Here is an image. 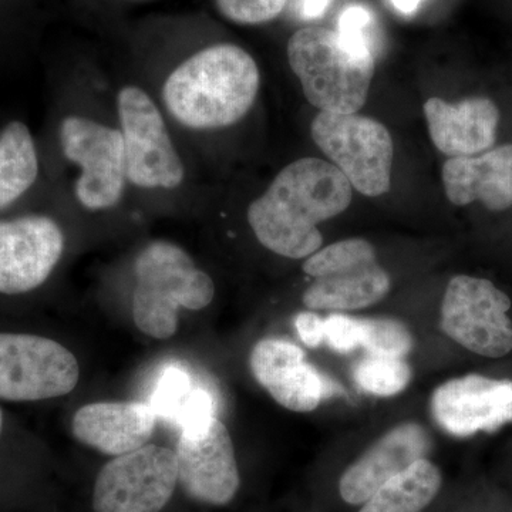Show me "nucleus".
Returning a JSON list of instances; mask_svg holds the SVG:
<instances>
[{
	"mask_svg": "<svg viewBox=\"0 0 512 512\" xmlns=\"http://www.w3.org/2000/svg\"><path fill=\"white\" fill-rule=\"evenodd\" d=\"M202 30L194 15L153 16L128 36L141 82L190 158L194 141L241 123L261 90L254 56L237 43L205 39Z\"/></svg>",
	"mask_w": 512,
	"mask_h": 512,
	"instance_id": "1",
	"label": "nucleus"
},
{
	"mask_svg": "<svg viewBox=\"0 0 512 512\" xmlns=\"http://www.w3.org/2000/svg\"><path fill=\"white\" fill-rule=\"evenodd\" d=\"M96 70L77 66L53 124V153L60 192L90 215L110 214L131 198L123 136Z\"/></svg>",
	"mask_w": 512,
	"mask_h": 512,
	"instance_id": "2",
	"label": "nucleus"
},
{
	"mask_svg": "<svg viewBox=\"0 0 512 512\" xmlns=\"http://www.w3.org/2000/svg\"><path fill=\"white\" fill-rule=\"evenodd\" d=\"M353 187L338 168L301 158L282 168L248 205L247 220L262 247L289 259H306L323 244L320 222L348 210Z\"/></svg>",
	"mask_w": 512,
	"mask_h": 512,
	"instance_id": "3",
	"label": "nucleus"
},
{
	"mask_svg": "<svg viewBox=\"0 0 512 512\" xmlns=\"http://www.w3.org/2000/svg\"><path fill=\"white\" fill-rule=\"evenodd\" d=\"M111 93L131 198L171 201L194 194L192 160L146 84L123 80Z\"/></svg>",
	"mask_w": 512,
	"mask_h": 512,
	"instance_id": "4",
	"label": "nucleus"
},
{
	"mask_svg": "<svg viewBox=\"0 0 512 512\" xmlns=\"http://www.w3.org/2000/svg\"><path fill=\"white\" fill-rule=\"evenodd\" d=\"M134 323L144 335L173 338L178 312L201 311L215 298V284L183 247L156 239L137 252L133 262Z\"/></svg>",
	"mask_w": 512,
	"mask_h": 512,
	"instance_id": "5",
	"label": "nucleus"
},
{
	"mask_svg": "<svg viewBox=\"0 0 512 512\" xmlns=\"http://www.w3.org/2000/svg\"><path fill=\"white\" fill-rule=\"evenodd\" d=\"M286 56L303 94L319 111L356 114L365 106L376 57L353 52L336 30H296L289 37Z\"/></svg>",
	"mask_w": 512,
	"mask_h": 512,
	"instance_id": "6",
	"label": "nucleus"
},
{
	"mask_svg": "<svg viewBox=\"0 0 512 512\" xmlns=\"http://www.w3.org/2000/svg\"><path fill=\"white\" fill-rule=\"evenodd\" d=\"M311 133L316 146L360 194L379 197L390 190L394 144L382 123L359 114L319 111Z\"/></svg>",
	"mask_w": 512,
	"mask_h": 512,
	"instance_id": "7",
	"label": "nucleus"
},
{
	"mask_svg": "<svg viewBox=\"0 0 512 512\" xmlns=\"http://www.w3.org/2000/svg\"><path fill=\"white\" fill-rule=\"evenodd\" d=\"M79 379L76 356L56 340L0 333V400L56 399L72 393Z\"/></svg>",
	"mask_w": 512,
	"mask_h": 512,
	"instance_id": "8",
	"label": "nucleus"
},
{
	"mask_svg": "<svg viewBox=\"0 0 512 512\" xmlns=\"http://www.w3.org/2000/svg\"><path fill=\"white\" fill-rule=\"evenodd\" d=\"M511 301L487 279L457 275L448 282L441 305V329L470 352L503 357L512 350Z\"/></svg>",
	"mask_w": 512,
	"mask_h": 512,
	"instance_id": "9",
	"label": "nucleus"
},
{
	"mask_svg": "<svg viewBox=\"0 0 512 512\" xmlns=\"http://www.w3.org/2000/svg\"><path fill=\"white\" fill-rule=\"evenodd\" d=\"M177 483L175 451L146 444L101 468L94 485V512H160Z\"/></svg>",
	"mask_w": 512,
	"mask_h": 512,
	"instance_id": "10",
	"label": "nucleus"
},
{
	"mask_svg": "<svg viewBox=\"0 0 512 512\" xmlns=\"http://www.w3.org/2000/svg\"><path fill=\"white\" fill-rule=\"evenodd\" d=\"M66 251V234L49 214L0 218V295H23L49 281Z\"/></svg>",
	"mask_w": 512,
	"mask_h": 512,
	"instance_id": "11",
	"label": "nucleus"
},
{
	"mask_svg": "<svg viewBox=\"0 0 512 512\" xmlns=\"http://www.w3.org/2000/svg\"><path fill=\"white\" fill-rule=\"evenodd\" d=\"M178 483L195 501L227 505L239 490L234 443L215 417L198 429L181 431L177 451Z\"/></svg>",
	"mask_w": 512,
	"mask_h": 512,
	"instance_id": "12",
	"label": "nucleus"
},
{
	"mask_svg": "<svg viewBox=\"0 0 512 512\" xmlns=\"http://www.w3.org/2000/svg\"><path fill=\"white\" fill-rule=\"evenodd\" d=\"M431 413L454 437H471L512 423V380L467 375L448 380L434 390Z\"/></svg>",
	"mask_w": 512,
	"mask_h": 512,
	"instance_id": "13",
	"label": "nucleus"
},
{
	"mask_svg": "<svg viewBox=\"0 0 512 512\" xmlns=\"http://www.w3.org/2000/svg\"><path fill=\"white\" fill-rule=\"evenodd\" d=\"M249 366L256 382L291 412H313L326 396V384L318 370L306 362L303 350L289 340H259L252 349Z\"/></svg>",
	"mask_w": 512,
	"mask_h": 512,
	"instance_id": "14",
	"label": "nucleus"
},
{
	"mask_svg": "<svg viewBox=\"0 0 512 512\" xmlns=\"http://www.w3.org/2000/svg\"><path fill=\"white\" fill-rule=\"evenodd\" d=\"M431 441L417 423H403L387 431L343 473L340 497L350 505H362L383 484L399 476L416 461L426 458Z\"/></svg>",
	"mask_w": 512,
	"mask_h": 512,
	"instance_id": "15",
	"label": "nucleus"
},
{
	"mask_svg": "<svg viewBox=\"0 0 512 512\" xmlns=\"http://www.w3.org/2000/svg\"><path fill=\"white\" fill-rule=\"evenodd\" d=\"M423 110L431 141L446 156L474 157L494 147L500 110L493 100L470 97L450 104L433 97Z\"/></svg>",
	"mask_w": 512,
	"mask_h": 512,
	"instance_id": "16",
	"label": "nucleus"
},
{
	"mask_svg": "<svg viewBox=\"0 0 512 512\" xmlns=\"http://www.w3.org/2000/svg\"><path fill=\"white\" fill-rule=\"evenodd\" d=\"M157 420L150 403H90L74 413L72 431L80 443L117 457L146 446Z\"/></svg>",
	"mask_w": 512,
	"mask_h": 512,
	"instance_id": "17",
	"label": "nucleus"
},
{
	"mask_svg": "<svg viewBox=\"0 0 512 512\" xmlns=\"http://www.w3.org/2000/svg\"><path fill=\"white\" fill-rule=\"evenodd\" d=\"M441 177L454 205L480 201L490 211L508 210L512 207V144L474 157L448 158Z\"/></svg>",
	"mask_w": 512,
	"mask_h": 512,
	"instance_id": "18",
	"label": "nucleus"
},
{
	"mask_svg": "<svg viewBox=\"0 0 512 512\" xmlns=\"http://www.w3.org/2000/svg\"><path fill=\"white\" fill-rule=\"evenodd\" d=\"M389 291V274L373 261L316 278L303 303L313 311H356L376 305Z\"/></svg>",
	"mask_w": 512,
	"mask_h": 512,
	"instance_id": "19",
	"label": "nucleus"
},
{
	"mask_svg": "<svg viewBox=\"0 0 512 512\" xmlns=\"http://www.w3.org/2000/svg\"><path fill=\"white\" fill-rule=\"evenodd\" d=\"M43 164L42 151L25 121L10 120L0 128V214L35 190Z\"/></svg>",
	"mask_w": 512,
	"mask_h": 512,
	"instance_id": "20",
	"label": "nucleus"
},
{
	"mask_svg": "<svg viewBox=\"0 0 512 512\" xmlns=\"http://www.w3.org/2000/svg\"><path fill=\"white\" fill-rule=\"evenodd\" d=\"M150 404L158 417L170 420L181 431L197 429L217 417L214 396L195 386L191 376L177 366L165 367Z\"/></svg>",
	"mask_w": 512,
	"mask_h": 512,
	"instance_id": "21",
	"label": "nucleus"
},
{
	"mask_svg": "<svg viewBox=\"0 0 512 512\" xmlns=\"http://www.w3.org/2000/svg\"><path fill=\"white\" fill-rule=\"evenodd\" d=\"M441 481L436 464L421 458L370 495L359 512H421L439 494Z\"/></svg>",
	"mask_w": 512,
	"mask_h": 512,
	"instance_id": "22",
	"label": "nucleus"
},
{
	"mask_svg": "<svg viewBox=\"0 0 512 512\" xmlns=\"http://www.w3.org/2000/svg\"><path fill=\"white\" fill-rule=\"evenodd\" d=\"M353 379L367 393L392 397L402 393L412 382V369L402 357L369 355L357 363Z\"/></svg>",
	"mask_w": 512,
	"mask_h": 512,
	"instance_id": "23",
	"label": "nucleus"
},
{
	"mask_svg": "<svg viewBox=\"0 0 512 512\" xmlns=\"http://www.w3.org/2000/svg\"><path fill=\"white\" fill-rule=\"evenodd\" d=\"M377 261L376 251L366 239L352 238L319 249L303 262V271L313 279L340 269Z\"/></svg>",
	"mask_w": 512,
	"mask_h": 512,
	"instance_id": "24",
	"label": "nucleus"
},
{
	"mask_svg": "<svg viewBox=\"0 0 512 512\" xmlns=\"http://www.w3.org/2000/svg\"><path fill=\"white\" fill-rule=\"evenodd\" d=\"M362 346L369 355L403 357L412 352V332L399 320L377 318L362 320Z\"/></svg>",
	"mask_w": 512,
	"mask_h": 512,
	"instance_id": "25",
	"label": "nucleus"
},
{
	"mask_svg": "<svg viewBox=\"0 0 512 512\" xmlns=\"http://www.w3.org/2000/svg\"><path fill=\"white\" fill-rule=\"evenodd\" d=\"M222 18L239 26H261L274 22L288 9L289 0H214Z\"/></svg>",
	"mask_w": 512,
	"mask_h": 512,
	"instance_id": "26",
	"label": "nucleus"
},
{
	"mask_svg": "<svg viewBox=\"0 0 512 512\" xmlns=\"http://www.w3.org/2000/svg\"><path fill=\"white\" fill-rule=\"evenodd\" d=\"M338 33L353 52L359 55L375 56V16L365 6L352 5L343 10L339 19Z\"/></svg>",
	"mask_w": 512,
	"mask_h": 512,
	"instance_id": "27",
	"label": "nucleus"
},
{
	"mask_svg": "<svg viewBox=\"0 0 512 512\" xmlns=\"http://www.w3.org/2000/svg\"><path fill=\"white\" fill-rule=\"evenodd\" d=\"M362 320L343 313L325 319V342L338 353H349L362 346Z\"/></svg>",
	"mask_w": 512,
	"mask_h": 512,
	"instance_id": "28",
	"label": "nucleus"
},
{
	"mask_svg": "<svg viewBox=\"0 0 512 512\" xmlns=\"http://www.w3.org/2000/svg\"><path fill=\"white\" fill-rule=\"evenodd\" d=\"M296 332L308 348H318L325 342V319L313 312H301L295 318Z\"/></svg>",
	"mask_w": 512,
	"mask_h": 512,
	"instance_id": "29",
	"label": "nucleus"
},
{
	"mask_svg": "<svg viewBox=\"0 0 512 512\" xmlns=\"http://www.w3.org/2000/svg\"><path fill=\"white\" fill-rule=\"evenodd\" d=\"M330 3L332 0H298L296 8H298L299 16L302 19L312 20L325 15Z\"/></svg>",
	"mask_w": 512,
	"mask_h": 512,
	"instance_id": "30",
	"label": "nucleus"
},
{
	"mask_svg": "<svg viewBox=\"0 0 512 512\" xmlns=\"http://www.w3.org/2000/svg\"><path fill=\"white\" fill-rule=\"evenodd\" d=\"M84 5L107 8L109 10L126 8V6L141 5V3L153 2V0H76Z\"/></svg>",
	"mask_w": 512,
	"mask_h": 512,
	"instance_id": "31",
	"label": "nucleus"
},
{
	"mask_svg": "<svg viewBox=\"0 0 512 512\" xmlns=\"http://www.w3.org/2000/svg\"><path fill=\"white\" fill-rule=\"evenodd\" d=\"M421 2L423 0H392L394 8L404 13V15H412L416 12Z\"/></svg>",
	"mask_w": 512,
	"mask_h": 512,
	"instance_id": "32",
	"label": "nucleus"
},
{
	"mask_svg": "<svg viewBox=\"0 0 512 512\" xmlns=\"http://www.w3.org/2000/svg\"><path fill=\"white\" fill-rule=\"evenodd\" d=\"M16 0H0V8H6V6L12 5Z\"/></svg>",
	"mask_w": 512,
	"mask_h": 512,
	"instance_id": "33",
	"label": "nucleus"
},
{
	"mask_svg": "<svg viewBox=\"0 0 512 512\" xmlns=\"http://www.w3.org/2000/svg\"><path fill=\"white\" fill-rule=\"evenodd\" d=\"M2 426H3V414H2V410H0V433H2Z\"/></svg>",
	"mask_w": 512,
	"mask_h": 512,
	"instance_id": "34",
	"label": "nucleus"
}]
</instances>
